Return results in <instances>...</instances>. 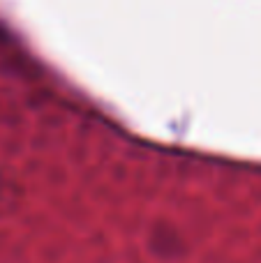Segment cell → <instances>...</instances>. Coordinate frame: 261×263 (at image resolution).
Masks as SVG:
<instances>
[{
    "label": "cell",
    "instance_id": "cell-1",
    "mask_svg": "<svg viewBox=\"0 0 261 263\" xmlns=\"http://www.w3.org/2000/svg\"><path fill=\"white\" fill-rule=\"evenodd\" d=\"M146 250L155 256L157 261H178L188 252V240H185L180 227H176L169 219H155L148 227L146 233Z\"/></svg>",
    "mask_w": 261,
    "mask_h": 263
}]
</instances>
